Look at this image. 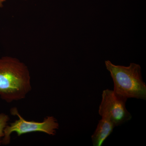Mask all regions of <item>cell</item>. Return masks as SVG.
<instances>
[{"label":"cell","mask_w":146,"mask_h":146,"mask_svg":"<svg viewBox=\"0 0 146 146\" xmlns=\"http://www.w3.org/2000/svg\"><path fill=\"white\" fill-rule=\"evenodd\" d=\"M32 89L27 66L16 58H0V97L7 103L24 99Z\"/></svg>","instance_id":"obj_1"},{"label":"cell","mask_w":146,"mask_h":146,"mask_svg":"<svg viewBox=\"0 0 146 146\" xmlns=\"http://www.w3.org/2000/svg\"><path fill=\"white\" fill-rule=\"evenodd\" d=\"M105 64L114 82L115 94L127 99L146 100V85L140 65L132 63L128 66L115 65L109 60Z\"/></svg>","instance_id":"obj_2"},{"label":"cell","mask_w":146,"mask_h":146,"mask_svg":"<svg viewBox=\"0 0 146 146\" xmlns=\"http://www.w3.org/2000/svg\"><path fill=\"white\" fill-rule=\"evenodd\" d=\"M10 112L12 115L17 116L18 119L6 127L2 145H8L10 143L11 135L13 132L17 133L18 136L35 132H42L54 136L59 128L57 120L53 116L46 117L43 121L36 122L27 121L24 119L16 108H11Z\"/></svg>","instance_id":"obj_3"},{"label":"cell","mask_w":146,"mask_h":146,"mask_svg":"<svg viewBox=\"0 0 146 146\" xmlns=\"http://www.w3.org/2000/svg\"><path fill=\"white\" fill-rule=\"evenodd\" d=\"M127 100L118 96L113 90H104L99 108V114L102 118L109 120L115 127L121 125L132 118L131 114L126 107Z\"/></svg>","instance_id":"obj_4"},{"label":"cell","mask_w":146,"mask_h":146,"mask_svg":"<svg viewBox=\"0 0 146 146\" xmlns=\"http://www.w3.org/2000/svg\"><path fill=\"white\" fill-rule=\"evenodd\" d=\"M115 126L109 120L102 118L97 125L95 132L91 136L94 146H101L112 133Z\"/></svg>","instance_id":"obj_5"},{"label":"cell","mask_w":146,"mask_h":146,"mask_svg":"<svg viewBox=\"0 0 146 146\" xmlns=\"http://www.w3.org/2000/svg\"><path fill=\"white\" fill-rule=\"evenodd\" d=\"M9 121V116L5 113H0V145L4 136V130Z\"/></svg>","instance_id":"obj_6"},{"label":"cell","mask_w":146,"mask_h":146,"mask_svg":"<svg viewBox=\"0 0 146 146\" xmlns=\"http://www.w3.org/2000/svg\"><path fill=\"white\" fill-rule=\"evenodd\" d=\"M6 0H0V7H3V3L5 2ZM26 1V0H25Z\"/></svg>","instance_id":"obj_7"}]
</instances>
